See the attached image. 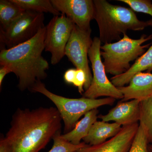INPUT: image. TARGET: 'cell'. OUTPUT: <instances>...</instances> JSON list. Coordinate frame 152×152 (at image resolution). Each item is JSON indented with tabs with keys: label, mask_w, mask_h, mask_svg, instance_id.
Returning a JSON list of instances; mask_svg holds the SVG:
<instances>
[{
	"label": "cell",
	"mask_w": 152,
	"mask_h": 152,
	"mask_svg": "<svg viewBox=\"0 0 152 152\" xmlns=\"http://www.w3.org/2000/svg\"><path fill=\"white\" fill-rule=\"evenodd\" d=\"M61 117L56 108H18L5 136L12 152H39L61 132Z\"/></svg>",
	"instance_id": "6da1fadb"
},
{
	"label": "cell",
	"mask_w": 152,
	"mask_h": 152,
	"mask_svg": "<svg viewBox=\"0 0 152 152\" xmlns=\"http://www.w3.org/2000/svg\"><path fill=\"white\" fill-rule=\"evenodd\" d=\"M46 26L29 40L0 53L1 66H6L18 79V86L22 91L31 88L38 81L47 77L49 64L42 56L45 49Z\"/></svg>",
	"instance_id": "7a4b0ae2"
},
{
	"label": "cell",
	"mask_w": 152,
	"mask_h": 152,
	"mask_svg": "<svg viewBox=\"0 0 152 152\" xmlns=\"http://www.w3.org/2000/svg\"><path fill=\"white\" fill-rule=\"evenodd\" d=\"M96 20L99 28L100 40L104 44L121 39L129 30L140 31L152 27V19L139 20L132 9L112 4L105 0H94Z\"/></svg>",
	"instance_id": "3957f363"
},
{
	"label": "cell",
	"mask_w": 152,
	"mask_h": 152,
	"mask_svg": "<svg viewBox=\"0 0 152 152\" xmlns=\"http://www.w3.org/2000/svg\"><path fill=\"white\" fill-rule=\"evenodd\" d=\"M152 39V34H143L140 39H135L124 34L118 42L101 46V55L106 73L115 76L129 70L131 67L130 63L143 54L151 44H143Z\"/></svg>",
	"instance_id": "277c9868"
},
{
	"label": "cell",
	"mask_w": 152,
	"mask_h": 152,
	"mask_svg": "<svg viewBox=\"0 0 152 152\" xmlns=\"http://www.w3.org/2000/svg\"><path fill=\"white\" fill-rule=\"evenodd\" d=\"M30 91L44 95L54 104L64 122V134L72 131L80 118L88 112L102 106L112 105L115 101V99L110 97L99 99L65 97L50 91L42 81L37 82Z\"/></svg>",
	"instance_id": "5b68a950"
},
{
	"label": "cell",
	"mask_w": 152,
	"mask_h": 152,
	"mask_svg": "<svg viewBox=\"0 0 152 152\" xmlns=\"http://www.w3.org/2000/svg\"><path fill=\"white\" fill-rule=\"evenodd\" d=\"M101 42L95 37L88 52L93 72L92 81L88 88L83 94V97L97 99L101 96L123 99V95L118 89L109 80L101 59Z\"/></svg>",
	"instance_id": "8992f818"
},
{
	"label": "cell",
	"mask_w": 152,
	"mask_h": 152,
	"mask_svg": "<svg viewBox=\"0 0 152 152\" xmlns=\"http://www.w3.org/2000/svg\"><path fill=\"white\" fill-rule=\"evenodd\" d=\"M44 19L43 13L25 10L7 30L1 29V43L8 49L29 40L45 27Z\"/></svg>",
	"instance_id": "52a82bcc"
},
{
	"label": "cell",
	"mask_w": 152,
	"mask_h": 152,
	"mask_svg": "<svg viewBox=\"0 0 152 152\" xmlns=\"http://www.w3.org/2000/svg\"><path fill=\"white\" fill-rule=\"evenodd\" d=\"M75 24L64 14L54 16L46 26L45 50L51 54V63L55 65L65 56L66 48Z\"/></svg>",
	"instance_id": "ba28073f"
},
{
	"label": "cell",
	"mask_w": 152,
	"mask_h": 152,
	"mask_svg": "<svg viewBox=\"0 0 152 152\" xmlns=\"http://www.w3.org/2000/svg\"><path fill=\"white\" fill-rule=\"evenodd\" d=\"M91 33L81 29L75 24L65 50L66 56L76 69L82 70L86 74L85 91L88 88L93 80L88 60L89 50L93 42Z\"/></svg>",
	"instance_id": "9c48e42d"
},
{
	"label": "cell",
	"mask_w": 152,
	"mask_h": 152,
	"mask_svg": "<svg viewBox=\"0 0 152 152\" xmlns=\"http://www.w3.org/2000/svg\"><path fill=\"white\" fill-rule=\"evenodd\" d=\"M55 9L71 19L80 29L91 31L90 23L94 19L95 5L92 0H51Z\"/></svg>",
	"instance_id": "30bf717a"
},
{
	"label": "cell",
	"mask_w": 152,
	"mask_h": 152,
	"mask_svg": "<svg viewBox=\"0 0 152 152\" xmlns=\"http://www.w3.org/2000/svg\"><path fill=\"white\" fill-rule=\"evenodd\" d=\"M139 126L137 123L123 126L119 132L103 143L87 145L75 152H128Z\"/></svg>",
	"instance_id": "8fae6325"
},
{
	"label": "cell",
	"mask_w": 152,
	"mask_h": 152,
	"mask_svg": "<svg viewBox=\"0 0 152 152\" xmlns=\"http://www.w3.org/2000/svg\"><path fill=\"white\" fill-rule=\"evenodd\" d=\"M140 101L134 99L119 102L107 114L98 118L106 122L114 121L121 126H128L140 122Z\"/></svg>",
	"instance_id": "7c38bea8"
},
{
	"label": "cell",
	"mask_w": 152,
	"mask_h": 152,
	"mask_svg": "<svg viewBox=\"0 0 152 152\" xmlns=\"http://www.w3.org/2000/svg\"><path fill=\"white\" fill-rule=\"evenodd\" d=\"M117 88L123 95V102H141L152 95V74L138 73L133 76L128 86Z\"/></svg>",
	"instance_id": "4fadbf2b"
},
{
	"label": "cell",
	"mask_w": 152,
	"mask_h": 152,
	"mask_svg": "<svg viewBox=\"0 0 152 152\" xmlns=\"http://www.w3.org/2000/svg\"><path fill=\"white\" fill-rule=\"evenodd\" d=\"M122 127L116 123H109L103 121L95 122L88 135L83 142L89 145H96L104 142L108 139L116 135Z\"/></svg>",
	"instance_id": "5bb4252c"
},
{
	"label": "cell",
	"mask_w": 152,
	"mask_h": 152,
	"mask_svg": "<svg viewBox=\"0 0 152 152\" xmlns=\"http://www.w3.org/2000/svg\"><path fill=\"white\" fill-rule=\"evenodd\" d=\"M145 71L147 73L152 71V45L147 52L137 59L129 70L122 75L114 76L111 78V82L117 88L125 86L129 84L134 75Z\"/></svg>",
	"instance_id": "9a60e30c"
},
{
	"label": "cell",
	"mask_w": 152,
	"mask_h": 152,
	"mask_svg": "<svg viewBox=\"0 0 152 152\" xmlns=\"http://www.w3.org/2000/svg\"><path fill=\"white\" fill-rule=\"evenodd\" d=\"M98 113L99 111L97 109L88 112L82 119L77 123L72 131L61 134V137L74 145L80 144L82 140L88 135L93 124L97 121Z\"/></svg>",
	"instance_id": "2e32d148"
},
{
	"label": "cell",
	"mask_w": 152,
	"mask_h": 152,
	"mask_svg": "<svg viewBox=\"0 0 152 152\" xmlns=\"http://www.w3.org/2000/svg\"><path fill=\"white\" fill-rule=\"evenodd\" d=\"M25 10L12 1H0V22L1 29L5 31L22 15Z\"/></svg>",
	"instance_id": "e0dca14e"
},
{
	"label": "cell",
	"mask_w": 152,
	"mask_h": 152,
	"mask_svg": "<svg viewBox=\"0 0 152 152\" xmlns=\"http://www.w3.org/2000/svg\"><path fill=\"white\" fill-rule=\"evenodd\" d=\"M25 10L35 11L38 12L50 13L54 16L61 15L49 0H12Z\"/></svg>",
	"instance_id": "ac0fdd59"
},
{
	"label": "cell",
	"mask_w": 152,
	"mask_h": 152,
	"mask_svg": "<svg viewBox=\"0 0 152 152\" xmlns=\"http://www.w3.org/2000/svg\"><path fill=\"white\" fill-rule=\"evenodd\" d=\"M139 124L145 131L149 143L152 144V95L140 102Z\"/></svg>",
	"instance_id": "d6986e66"
},
{
	"label": "cell",
	"mask_w": 152,
	"mask_h": 152,
	"mask_svg": "<svg viewBox=\"0 0 152 152\" xmlns=\"http://www.w3.org/2000/svg\"><path fill=\"white\" fill-rule=\"evenodd\" d=\"M64 78L66 83L77 87L81 94H83L85 92L84 86L86 83V76L83 71L76 68L69 69L64 74Z\"/></svg>",
	"instance_id": "ffe728a7"
},
{
	"label": "cell",
	"mask_w": 152,
	"mask_h": 152,
	"mask_svg": "<svg viewBox=\"0 0 152 152\" xmlns=\"http://www.w3.org/2000/svg\"><path fill=\"white\" fill-rule=\"evenodd\" d=\"M61 133L57 134L53 139V145L48 152H75L87 145L84 142L77 145L71 143L61 137Z\"/></svg>",
	"instance_id": "44dd1931"
},
{
	"label": "cell",
	"mask_w": 152,
	"mask_h": 152,
	"mask_svg": "<svg viewBox=\"0 0 152 152\" xmlns=\"http://www.w3.org/2000/svg\"><path fill=\"white\" fill-rule=\"evenodd\" d=\"M149 144L145 131L142 126L139 124L137 132L128 152H149Z\"/></svg>",
	"instance_id": "7402d4cb"
},
{
	"label": "cell",
	"mask_w": 152,
	"mask_h": 152,
	"mask_svg": "<svg viewBox=\"0 0 152 152\" xmlns=\"http://www.w3.org/2000/svg\"><path fill=\"white\" fill-rule=\"evenodd\" d=\"M127 4L133 11L148 14L152 17V3L150 0H118Z\"/></svg>",
	"instance_id": "603a6c76"
},
{
	"label": "cell",
	"mask_w": 152,
	"mask_h": 152,
	"mask_svg": "<svg viewBox=\"0 0 152 152\" xmlns=\"http://www.w3.org/2000/svg\"><path fill=\"white\" fill-rule=\"evenodd\" d=\"M0 152H12L10 145L3 134L0 139Z\"/></svg>",
	"instance_id": "cb8c5ba5"
},
{
	"label": "cell",
	"mask_w": 152,
	"mask_h": 152,
	"mask_svg": "<svg viewBox=\"0 0 152 152\" xmlns=\"http://www.w3.org/2000/svg\"><path fill=\"white\" fill-rule=\"evenodd\" d=\"M11 72L9 68L6 66H1L0 68V87H1L3 80L5 77Z\"/></svg>",
	"instance_id": "d4e9b609"
},
{
	"label": "cell",
	"mask_w": 152,
	"mask_h": 152,
	"mask_svg": "<svg viewBox=\"0 0 152 152\" xmlns=\"http://www.w3.org/2000/svg\"><path fill=\"white\" fill-rule=\"evenodd\" d=\"M148 148L149 152H152V144H149Z\"/></svg>",
	"instance_id": "484cf974"
},
{
	"label": "cell",
	"mask_w": 152,
	"mask_h": 152,
	"mask_svg": "<svg viewBox=\"0 0 152 152\" xmlns=\"http://www.w3.org/2000/svg\"></svg>",
	"instance_id": "4316f807"
}]
</instances>
